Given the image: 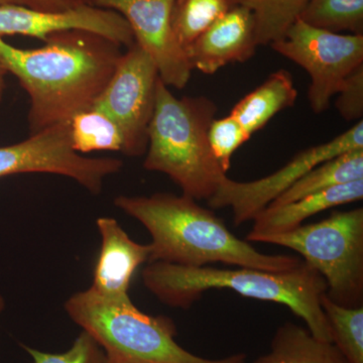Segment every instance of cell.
Masks as SVG:
<instances>
[{
  "label": "cell",
  "mask_w": 363,
  "mask_h": 363,
  "mask_svg": "<svg viewBox=\"0 0 363 363\" xmlns=\"http://www.w3.org/2000/svg\"><path fill=\"white\" fill-rule=\"evenodd\" d=\"M69 317L94 339L111 363H245V353L208 359L176 342V325L138 310L130 296L109 298L88 289L65 304Z\"/></svg>",
  "instance_id": "5"
},
{
  "label": "cell",
  "mask_w": 363,
  "mask_h": 363,
  "mask_svg": "<svg viewBox=\"0 0 363 363\" xmlns=\"http://www.w3.org/2000/svg\"><path fill=\"white\" fill-rule=\"evenodd\" d=\"M175 0H93L92 6L123 16L133 30L135 42L154 61L167 86L183 89L192 74L186 52L172 28Z\"/></svg>",
  "instance_id": "11"
},
{
  "label": "cell",
  "mask_w": 363,
  "mask_h": 363,
  "mask_svg": "<svg viewBox=\"0 0 363 363\" xmlns=\"http://www.w3.org/2000/svg\"><path fill=\"white\" fill-rule=\"evenodd\" d=\"M271 47L309 74L308 99L316 114L328 108L345 79L363 65V35L322 30L300 18Z\"/></svg>",
  "instance_id": "7"
},
{
  "label": "cell",
  "mask_w": 363,
  "mask_h": 363,
  "mask_svg": "<svg viewBox=\"0 0 363 363\" xmlns=\"http://www.w3.org/2000/svg\"><path fill=\"white\" fill-rule=\"evenodd\" d=\"M123 162L114 157H87L72 147L70 123H59L30 135L23 142L0 147V178L25 173L56 174L100 194L106 177Z\"/></svg>",
  "instance_id": "9"
},
{
  "label": "cell",
  "mask_w": 363,
  "mask_h": 363,
  "mask_svg": "<svg viewBox=\"0 0 363 363\" xmlns=\"http://www.w3.org/2000/svg\"><path fill=\"white\" fill-rule=\"evenodd\" d=\"M363 180L351 182L305 196L297 201L267 206L252 219L253 225L247 241L255 242L262 236L288 233L303 225V222L313 215L330 208L362 201Z\"/></svg>",
  "instance_id": "15"
},
{
  "label": "cell",
  "mask_w": 363,
  "mask_h": 363,
  "mask_svg": "<svg viewBox=\"0 0 363 363\" xmlns=\"http://www.w3.org/2000/svg\"><path fill=\"white\" fill-rule=\"evenodd\" d=\"M250 138L240 123L230 114L214 119L208 131L210 147L225 173L230 169L234 152Z\"/></svg>",
  "instance_id": "24"
},
{
  "label": "cell",
  "mask_w": 363,
  "mask_h": 363,
  "mask_svg": "<svg viewBox=\"0 0 363 363\" xmlns=\"http://www.w3.org/2000/svg\"><path fill=\"white\" fill-rule=\"evenodd\" d=\"M143 281L150 293L173 308L188 309L212 289H229L243 297L283 304L304 320L314 337L333 343L321 307L326 281L304 260L296 269L286 272L243 267H190L155 262L143 269Z\"/></svg>",
  "instance_id": "3"
},
{
  "label": "cell",
  "mask_w": 363,
  "mask_h": 363,
  "mask_svg": "<svg viewBox=\"0 0 363 363\" xmlns=\"http://www.w3.org/2000/svg\"><path fill=\"white\" fill-rule=\"evenodd\" d=\"M253 363H350L333 343L325 342L303 327L286 322L274 334L271 350Z\"/></svg>",
  "instance_id": "17"
},
{
  "label": "cell",
  "mask_w": 363,
  "mask_h": 363,
  "mask_svg": "<svg viewBox=\"0 0 363 363\" xmlns=\"http://www.w3.org/2000/svg\"><path fill=\"white\" fill-rule=\"evenodd\" d=\"M309 0H236L252 11L257 44L272 45L283 39L300 18Z\"/></svg>",
  "instance_id": "21"
},
{
  "label": "cell",
  "mask_w": 363,
  "mask_h": 363,
  "mask_svg": "<svg viewBox=\"0 0 363 363\" xmlns=\"http://www.w3.org/2000/svg\"><path fill=\"white\" fill-rule=\"evenodd\" d=\"M23 347L33 363H111L101 346L85 331L81 332L70 350L59 354L43 352L26 345Z\"/></svg>",
  "instance_id": "25"
},
{
  "label": "cell",
  "mask_w": 363,
  "mask_h": 363,
  "mask_svg": "<svg viewBox=\"0 0 363 363\" xmlns=\"http://www.w3.org/2000/svg\"><path fill=\"white\" fill-rule=\"evenodd\" d=\"M336 95V108L345 121H362L363 65L345 79Z\"/></svg>",
  "instance_id": "26"
},
{
  "label": "cell",
  "mask_w": 363,
  "mask_h": 363,
  "mask_svg": "<svg viewBox=\"0 0 363 363\" xmlns=\"http://www.w3.org/2000/svg\"><path fill=\"white\" fill-rule=\"evenodd\" d=\"M321 307L330 327L332 342L350 363H363V306L345 307L326 294Z\"/></svg>",
  "instance_id": "22"
},
{
  "label": "cell",
  "mask_w": 363,
  "mask_h": 363,
  "mask_svg": "<svg viewBox=\"0 0 363 363\" xmlns=\"http://www.w3.org/2000/svg\"><path fill=\"white\" fill-rule=\"evenodd\" d=\"M114 205L143 224L152 236L150 262L190 267L214 262L269 272L296 269L303 259L294 255H264L241 240L220 217L200 206L194 198L171 193L118 196Z\"/></svg>",
  "instance_id": "2"
},
{
  "label": "cell",
  "mask_w": 363,
  "mask_h": 363,
  "mask_svg": "<svg viewBox=\"0 0 363 363\" xmlns=\"http://www.w3.org/2000/svg\"><path fill=\"white\" fill-rule=\"evenodd\" d=\"M298 18L322 30L363 35V0H309Z\"/></svg>",
  "instance_id": "23"
},
{
  "label": "cell",
  "mask_w": 363,
  "mask_h": 363,
  "mask_svg": "<svg viewBox=\"0 0 363 363\" xmlns=\"http://www.w3.org/2000/svg\"><path fill=\"white\" fill-rule=\"evenodd\" d=\"M216 112L209 98H177L159 78L145 169L169 176L184 195L208 201L227 178L208 140Z\"/></svg>",
  "instance_id": "4"
},
{
  "label": "cell",
  "mask_w": 363,
  "mask_h": 363,
  "mask_svg": "<svg viewBox=\"0 0 363 363\" xmlns=\"http://www.w3.org/2000/svg\"><path fill=\"white\" fill-rule=\"evenodd\" d=\"M74 30L96 33L126 48L135 43L128 21L111 9L84 6L50 13L23 6H0V38L21 35L45 42L52 33Z\"/></svg>",
  "instance_id": "12"
},
{
  "label": "cell",
  "mask_w": 363,
  "mask_h": 363,
  "mask_svg": "<svg viewBox=\"0 0 363 363\" xmlns=\"http://www.w3.org/2000/svg\"><path fill=\"white\" fill-rule=\"evenodd\" d=\"M96 224L101 235V250L90 289L104 297L128 295L136 269L149 262L150 245H140L131 240L111 217H100Z\"/></svg>",
  "instance_id": "14"
},
{
  "label": "cell",
  "mask_w": 363,
  "mask_h": 363,
  "mask_svg": "<svg viewBox=\"0 0 363 363\" xmlns=\"http://www.w3.org/2000/svg\"><path fill=\"white\" fill-rule=\"evenodd\" d=\"M363 147V121L333 140L303 150L283 168L269 176L250 182H236L228 177L209 200L213 209L230 207L236 226L252 221L260 211L286 189L303 178L318 164L342 152Z\"/></svg>",
  "instance_id": "10"
},
{
  "label": "cell",
  "mask_w": 363,
  "mask_h": 363,
  "mask_svg": "<svg viewBox=\"0 0 363 363\" xmlns=\"http://www.w3.org/2000/svg\"><path fill=\"white\" fill-rule=\"evenodd\" d=\"M9 74L6 67L0 62V105H1L2 98H4V90H6V78Z\"/></svg>",
  "instance_id": "28"
},
{
  "label": "cell",
  "mask_w": 363,
  "mask_h": 363,
  "mask_svg": "<svg viewBox=\"0 0 363 363\" xmlns=\"http://www.w3.org/2000/svg\"><path fill=\"white\" fill-rule=\"evenodd\" d=\"M93 0H0V6H18L37 11L60 13L84 6H92Z\"/></svg>",
  "instance_id": "27"
},
{
  "label": "cell",
  "mask_w": 363,
  "mask_h": 363,
  "mask_svg": "<svg viewBox=\"0 0 363 363\" xmlns=\"http://www.w3.org/2000/svg\"><path fill=\"white\" fill-rule=\"evenodd\" d=\"M37 49H21L0 38V62L30 100V135L94 105L121 60V45L85 30L52 33Z\"/></svg>",
  "instance_id": "1"
},
{
  "label": "cell",
  "mask_w": 363,
  "mask_h": 363,
  "mask_svg": "<svg viewBox=\"0 0 363 363\" xmlns=\"http://www.w3.org/2000/svg\"><path fill=\"white\" fill-rule=\"evenodd\" d=\"M159 78L154 61L135 42L121 55L108 84L93 105L121 128L123 154L126 156L147 152V130L154 116Z\"/></svg>",
  "instance_id": "8"
},
{
  "label": "cell",
  "mask_w": 363,
  "mask_h": 363,
  "mask_svg": "<svg viewBox=\"0 0 363 363\" xmlns=\"http://www.w3.org/2000/svg\"><path fill=\"white\" fill-rule=\"evenodd\" d=\"M236 4V0H175L172 28L182 49L186 52L203 33Z\"/></svg>",
  "instance_id": "20"
},
{
  "label": "cell",
  "mask_w": 363,
  "mask_h": 363,
  "mask_svg": "<svg viewBox=\"0 0 363 363\" xmlns=\"http://www.w3.org/2000/svg\"><path fill=\"white\" fill-rule=\"evenodd\" d=\"M298 91L289 71L279 70L252 92L248 93L230 112L243 130L252 138L277 113L294 106Z\"/></svg>",
  "instance_id": "16"
},
{
  "label": "cell",
  "mask_w": 363,
  "mask_h": 363,
  "mask_svg": "<svg viewBox=\"0 0 363 363\" xmlns=\"http://www.w3.org/2000/svg\"><path fill=\"white\" fill-rule=\"evenodd\" d=\"M255 242L295 250L327 284L326 295L345 307L363 303V209L332 212L318 223L262 236Z\"/></svg>",
  "instance_id": "6"
},
{
  "label": "cell",
  "mask_w": 363,
  "mask_h": 363,
  "mask_svg": "<svg viewBox=\"0 0 363 363\" xmlns=\"http://www.w3.org/2000/svg\"><path fill=\"white\" fill-rule=\"evenodd\" d=\"M70 138L72 147L80 155L98 150L123 152L121 128L111 116L93 106L71 119Z\"/></svg>",
  "instance_id": "19"
},
{
  "label": "cell",
  "mask_w": 363,
  "mask_h": 363,
  "mask_svg": "<svg viewBox=\"0 0 363 363\" xmlns=\"http://www.w3.org/2000/svg\"><path fill=\"white\" fill-rule=\"evenodd\" d=\"M4 298H2V296L0 295V314H1V312L4 311Z\"/></svg>",
  "instance_id": "29"
},
{
  "label": "cell",
  "mask_w": 363,
  "mask_h": 363,
  "mask_svg": "<svg viewBox=\"0 0 363 363\" xmlns=\"http://www.w3.org/2000/svg\"><path fill=\"white\" fill-rule=\"evenodd\" d=\"M358 180H363V147L348 150L318 164L269 206H281L305 196Z\"/></svg>",
  "instance_id": "18"
},
{
  "label": "cell",
  "mask_w": 363,
  "mask_h": 363,
  "mask_svg": "<svg viewBox=\"0 0 363 363\" xmlns=\"http://www.w3.org/2000/svg\"><path fill=\"white\" fill-rule=\"evenodd\" d=\"M252 11L236 4L186 50L193 70L212 75L231 63H245L257 51Z\"/></svg>",
  "instance_id": "13"
}]
</instances>
